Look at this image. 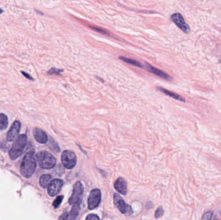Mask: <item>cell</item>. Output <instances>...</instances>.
<instances>
[{"instance_id":"d4e9b609","label":"cell","mask_w":221,"mask_h":220,"mask_svg":"<svg viewBox=\"0 0 221 220\" xmlns=\"http://www.w3.org/2000/svg\"><path fill=\"white\" fill-rule=\"evenodd\" d=\"M85 219H87V220H98V219H100V218H99V216H98L96 214H89L86 217Z\"/></svg>"},{"instance_id":"83f0119b","label":"cell","mask_w":221,"mask_h":220,"mask_svg":"<svg viewBox=\"0 0 221 220\" xmlns=\"http://www.w3.org/2000/svg\"><path fill=\"white\" fill-rule=\"evenodd\" d=\"M35 12H36V13H38V14H40V15H44V13H43V12H40L39 11H38V10H35Z\"/></svg>"},{"instance_id":"30bf717a","label":"cell","mask_w":221,"mask_h":220,"mask_svg":"<svg viewBox=\"0 0 221 220\" xmlns=\"http://www.w3.org/2000/svg\"><path fill=\"white\" fill-rule=\"evenodd\" d=\"M20 128H21V123L19 121L14 122L7 132V139L8 142H12L16 138L19 132Z\"/></svg>"},{"instance_id":"5bb4252c","label":"cell","mask_w":221,"mask_h":220,"mask_svg":"<svg viewBox=\"0 0 221 220\" xmlns=\"http://www.w3.org/2000/svg\"><path fill=\"white\" fill-rule=\"evenodd\" d=\"M158 89L159 90V91L160 92H163L164 94L169 96V97L171 98H172L175 99H177V100H178V101L180 102H185V99L183 98L181 96H180L173 92H172V91H168V90L167 89H165L164 88H162V87H158Z\"/></svg>"},{"instance_id":"f546056e","label":"cell","mask_w":221,"mask_h":220,"mask_svg":"<svg viewBox=\"0 0 221 220\" xmlns=\"http://www.w3.org/2000/svg\"><path fill=\"white\" fill-rule=\"evenodd\" d=\"M220 63H221V60H220Z\"/></svg>"},{"instance_id":"4fadbf2b","label":"cell","mask_w":221,"mask_h":220,"mask_svg":"<svg viewBox=\"0 0 221 220\" xmlns=\"http://www.w3.org/2000/svg\"><path fill=\"white\" fill-rule=\"evenodd\" d=\"M33 136L36 141L39 143H46L48 142V137L46 133L39 128H34L33 129Z\"/></svg>"},{"instance_id":"ac0fdd59","label":"cell","mask_w":221,"mask_h":220,"mask_svg":"<svg viewBox=\"0 0 221 220\" xmlns=\"http://www.w3.org/2000/svg\"><path fill=\"white\" fill-rule=\"evenodd\" d=\"M8 118L4 114H0V130H5L8 127Z\"/></svg>"},{"instance_id":"cb8c5ba5","label":"cell","mask_w":221,"mask_h":220,"mask_svg":"<svg viewBox=\"0 0 221 220\" xmlns=\"http://www.w3.org/2000/svg\"><path fill=\"white\" fill-rule=\"evenodd\" d=\"M212 216H213V212L212 211H208V212H206L203 215L202 219H206V220H209V219H212Z\"/></svg>"},{"instance_id":"484cf974","label":"cell","mask_w":221,"mask_h":220,"mask_svg":"<svg viewBox=\"0 0 221 220\" xmlns=\"http://www.w3.org/2000/svg\"><path fill=\"white\" fill-rule=\"evenodd\" d=\"M59 219H63V220H67V219H71V216L68 213L65 212L64 214H62L61 216L59 218Z\"/></svg>"},{"instance_id":"7c38bea8","label":"cell","mask_w":221,"mask_h":220,"mask_svg":"<svg viewBox=\"0 0 221 220\" xmlns=\"http://www.w3.org/2000/svg\"><path fill=\"white\" fill-rule=\"evenodd\" d=\"M116 191L123 195H126L127 192V185L124 178H118L114 185Z\"/></svg>"},{"instance_id":"d6986e66","label":"cell","mask_w":221,"mask_h":220,"mask_svg":"<svg viewBox=\"0 0 221 220\" xmlns=\"http://www.w3.org/2000/svg\"><path fill=\"white\" fill-rule=\"evenodd\" d=\"M88 27H89V28L93 30V31H95L97 32H99V33L102 34H104V35H107V36H110V33L107 31H106V30L100 28V27H98L97 26H94V25H89Z\"/></svg>"},{"instance_id":"9c48e42d","label":"cell","mask_w":221,"mask_h":220,"mask_svg":"<svg viewBox=\"0 0 221 220\" xmlns=\"http://www.w3.org/2000/svg\"><path fill=\"white\" fill-rule=\"evenodd\" d=\"M64 185V182L62 179H55L52 180L47 187V192L50 196H54L57 195Z\"/></svg>"},{"instance_id":"6da1fadb","label":"cell","mask_w":221,"mask_h":220,"mask_svg":"<svg viewBox=\"0 0 221 220\" xmlns=\"http://www.w3.org/2000/svg\"><path fill=\"white\" fill-rule=\"evenodd\" d=\"M36 161L34 151L28 152L23 158L20 172L25 178L31 177L36 171Z\"/></svg>"},{"instance_id":"277c9868","label":"cell","mask_w":221,"mask_h":220,"mask_svg":"<svg viewBox=\"0 0 221 220\" xmlns=\"http://www.w3.org/2000/svg\"><path fill=\"white\" fill-rule=\"evenodd\" d=\"M62 162L66 168H73L76 166L77 162L76 154L70 150H66L62 154Z\"/></svg>"},{"instance_id":"4316f807","label":"cell","mask_w":221,"mask_h":220,"mask_svg":"<svg viewBox=\"0 0 221 220\" xmlns=\"http://www.w3.org/2000/svg\"><path fill=\"white\" fill-rule=\"evenodd\" d=\"M21 72H22V74L27 79H29V80H34L33 78L31 75H29L28 74H27V73H26V72H23V71H22Z\"/></svg>"},{"instance_id":"603a6c76","label":"cell","mask_w":221,"mask_h":220,"mask_svg":"<svg viewBox=\"0 0 221 220\" xmlns=\"http://www.w3.org/2000/svg\"><path fill=\"white\" fill-rule=\"evenodd\" d=\"M164 214V209L162 207H159L155 212V218H159Z\"/></svg>"},{"instance_id":"9a60e30c","label":"cell","mask_w":221,"mask_h":220,"mask_svg":"<svg viewBox=\"0 0 221 220\" xmlns=\"http://www.w3.org/2000/svg\"><path fill=\"white\" fill-rule=\"evenodd\" d=\"M52 176L49 174H44L39 178V185L43 188H47L52 181Z\"/></svg>"},{"instance_id":"2e32d148","label":"cell","mask_w":221,"mask_h":220,"mask_svg":"<svg viewBox=\"0 0 221 220\" xmlns=\"http://www.w3.org/2000/svg\"><path fill=\"white\" fill-rule=\"evenodd\" d=\"M120 59H121L122 60L123 62L128 63V64H130V65H133V66H136V67H140V68H143L144 66L140 63L139 62L136 61V60L135 59H131V58H126V57H124V56H119L118 58Z\"/></svg>"},{"instance_id":"e0dca14e","label":"cell","mask_w":221,"mask_h":220,"mask_svg":"<svg viewBox=\"0 0 221 220\" xmlns=\"http://www.w3.org/2000/svg\"><path fill=\"white\" fill-rule=\"evenodd\" d=\"M80 208V201L78 202L77 203H76L73 205L72 209H71V213H70V216H71V219H74L77 218V216L79 214Z\"/></svg>"},{"instance_id":"8fae6325","label":"cell","mask_w":221,"mask_h":220,"mask_svg":"<svg viewBox=\"0 0 221 220\" xmlns=\"http://www.w3.org/2000/svg\"><path fill=\"white\" fill-rule=\"evenodd\" d=\"M146 69L147 70V71L150 72H152V74L160 77V78H161L164 79H166V80H168V81H169V80H172V77H171L170 76H169L167 74H166V72H164V71H161V70H160L157 68H155V67L152 66V65H151L150 64H149L148 63H146Z\"/></svg>"},{"instance_id":"5b68a950","label":"cell","mask_w":221,"mask_h":220,"mask_svg":"<svg viewBox=\"0 0 221 220\" xmlns=\"http://www.w3.org/2000/svg\"><path fill=\"white\" fill-rule=\"evenodd\" d=\"M101 191L98 188L92 190L88 198V208L93 210L97 208L101 202Z\"/></svg>"},{"instance_id":"8992f818","label":"cell","mask_w":221,"mask_h":220,"mask_svg":"<svg viewBox=\"0 0 221 220\" xmlns=\"http://www.w3.org/2000/svg\"><path fill=\"white\" fill-rule=\"evenodd\" d=\"M113 199L115 207L119 210L120 212L126 215H131L132 214L133 211L131 207L126 203L124 200L120 196V195L118 194H115Z\"/></svg>"},{"instance_id":"52a82bcc","label":"cell","mask_w":221,"mask_h":220,"mask_svg":"<svg viewBox=\"0 0 221 220\" xmlns=\"http://www.w3.org/2000/svg\"><path fill=\"white\" fill-rule=\"evenodd\" d=\"M84 192V186L80 182H78L75 183L73 194L69 199V203L70 205H74L75 203L80 202L81 199V197Z\"/></svg>"},{"instance_id":"ffe728a7","label":"cell","mask_w":221,"mask_h":220,"mask_svg":"<svg viewBox=\"0 0 221 220\" xmlns=\"http://www.w3.org/2000/svg\"><path fill=\"white\" fill-rule=\"evenodd\" d=\"M49 147L53 151H54L56 152H59V147H58V144L54 141L53 139H50V142H49Z\"/></svg>"},{"instance_id":"ba28073f","label":"cell","mask_w":221,"mask_h":220,"mask_svg":"<svg viewBox=\"0 0 221 220\" xmlns=\"http://www.w3.org/2000/svg\"><path fill=\"white\" fill-rule=\"evenodd\" d=\"M171 19H172V21L180 29H181L184 33L188 34L190 32V28L189 25L186 23L183 16L180 14L179 13L173 14V15H172V16H171Z\"/></svg>"},{"instance_id":"3957f363","label":"cell","mask_w":221,"mask_h":220,"mask_svg":"<svg viewBox=\"0 0 221 220\" xmlns=\"http://www.w3.org/2000/svg\"><path fill=\"white\" fill-rule=\"evenodd\" d=\"M36 159L39 166L44 169L53 168L56 164L55 157L45 151L38 152L36 155Z\"/></svg>"},{"instance_id":"f1b7e54d","label":"cell","mask_w":221,"mask_h":220,"mask_svg":"<svg viewBox=\"0 0 221 220\" xmlns=\"http://www.w3.org/2000/svg\"><path fill=\"white\" fill-rule=\"evenodd\" d=\"M4 11H3V10L2 9V8H0V14H2L3 12Z\"/></svg>"},{"instance_id":"7a4b0ae2","label":"cell","mask_w":221,"mask_h":220,"mask_svg":"<svg viewBox=\"0 0 221 220\" xmlns=\"http://www.w3.org/2000/svg\"><path fill=\"white\" fill-rule=\"evenodd\" d=\"M27 141V138L25 134H22L17 138L9 152V156L11 159L15 160L22 154Z\"/></svg>"},{"instance_id":"44dd1931","label":"cell","mask_w":221,"mask_h":220,"mask_svg":"<svg viewBox=\"0 0 221 220\" xmlns=\"http://www.w3.org/2000/svg\"><path fill=\"white\" fill-rule=\"evenodd\" d=\"M63 199H64V196L61 195V196H58V197L56 198V199L54 201L53 203V207H54L55 208L59 207V206L60 205H61V203H62V201H63Z\"/></svg>"},{"instance_id":"7402d4cb","label":"cell","mask_w":221,"mask_h":220,"mask_svg":"<svg viewBox=\"0 0 221 220\" xmlns=\"http://www.w3.org/2000/svg\"><path fill=\"white\" fill-rule=\"evenodd\" d=\"M64 71L62 69H59L56 68H51L49 71L47 72V74L49 75H60L61 72H62Z\"/></svg>"}]
</instances>
